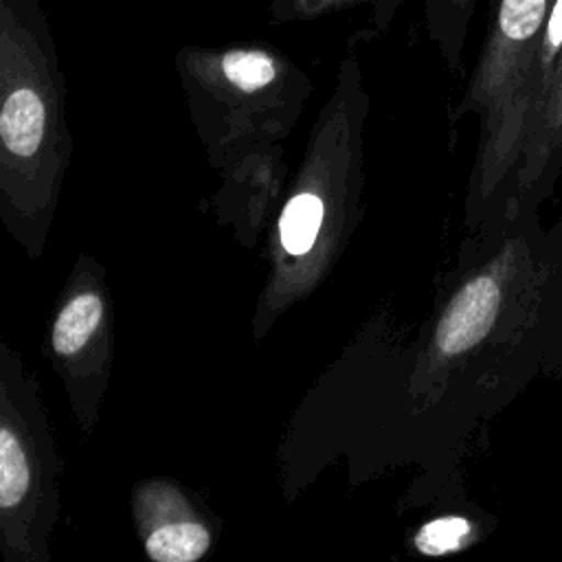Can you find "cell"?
Listing matches in <instances>:
<instances>
[{"label": "cell", "instance_id": "obj_3", "mask_svg": "<svg viewBox=\"0 0 562 562\" xmlns=\"http://www.w3.org/2000/svg\"><path fill=\"white\" fill-rule=\"evenodd\" d=\"M64 140V77L40 0H0V145L4 176L35 171Z\"/></svg>", "mask_w": 562, "mask_h": 562}, {"label": "cell", "instance_id": "obj_12", "mask_svg": "<svg viewBox=\"0 0 562 562\" xmlns=\"http://www.w3.org/2000/svg\"><path fill=\"white\" fill-rule=\"evenodd\" d=\"M476 527L479 525L465 516H439L422 525L413 542L424 555H446L472 542Z\"/></svg>", "mask_w": 562, "mask_h": 562}, {"label": "cell", "instance_id": "obj_4", "mask_svg": "<svg viewBox=\"0 0 562 562\" xmlns=\"http://www.w3.org/2000/svg\"><path fill=\"white\" fill-rule=\"evenodd\" d=\"M2 347L0 527L4 549L37 558L57 512V459L33 384Z\"/></svg>", "mask_w": 562, "mask_h": 562}, {"label": "cell", "instance_id": "obj_9", "mask_svg": "<svg viewBox=\"0 0 562 562\" xmlns=\"http://www.w3.org/2000/svg\"><path fill=\"white\" fill-rule=\"evenodd\" d=\"M479 0H422L424 29L448 68L461 66L463 46Z\"/></svg>", "mask_w": 562, "mask_h": 562}, {"label": "cell", "instance_id": "obj_10", "mask_svg": "<svg viewBox=\"0 0 562 562\" xmlns=\"http://www.w3.org/2000/svg\"><path fill=\"white\" fill-rule=\"evenodd\" d=\"M211 549V531L204 522L167 518L145 533V551L151 562H195Z\"/></svg>", "mask_w": 562, "mask_h": 562}, {"label": "cell", "instance_id": "obj_7", "mask_svg": "<svg viewBox=\"0 0 562 562\" xmlns=\"http://www.w3.org/2000/svg\"><path fill=\"white\" fill-rule=\"evenodd\" d=\"M50 345L55 358L68 371L103 358L105 301L99 288L83 283L64 299L50 329Z\"/></svg>", "mask_w": 562, "mask_h": 562}, {"label": "cell", "instance_id": "obj_11", "mask_svg": "<svg viewBox=\"0 0 562 562\" xmlns=\"http://www.w3.org/2000/svg\"><path fill=\"white\" fill-rule=\"evenodd\" d=\"M323 222V202L314 193L294 195L279 220V237L281 246L290 255H305L321 231Z\"/></svg>", "mask_w": 562, "mask_h": 562}, {"label": "cell", "instance_id": "obj_1", "mask_svg": "<svg viewBox=\"0 0 562 562\" xmlns=\"http://www.w3.org/2000/svg\"><path fill=\"white\" fill-rule=\"evenodd\" d=\"M428 345L457 446L538 380L562 378V213L505 198L476 224Z\"/></svg>", "mask_w": 562, "mask_h": 562}, {"label": "cell", "instance_id": "obj_5", "mask_svg": "<svg viewBox=\"0 0 562 562\" xmlns=\"http://www.w3.org/2000/svg\"><path fill=\"white\" fill-rule=\"evenodd\" d=\"M176 66L202 105L237 114L288 110L307 86L285 55L261 44L184 46Z\"/></svg>", "mask_w": 562, "mask_h": 562}, {"label": "cell", "instance_id": "obj_8", "mask_svg": "<svg viewBox=\"0 0 562 562\" xmlns=\"http://www.w3.org/2000/svg\"><path fill=\"white\" fill-rule=\"evenodd\" d=\"M406 0H270L266 22L270 26H285L294 22H310L345 11H364L373 33L391 29Z\"/></svg>", "mask_w": 562, "mask_h": 562}, {"label": "cell", "instance_id": "obj_6", "mask_svg": "<svg viewBox=\"0 0 562 562\" xmlns=\"http://www.w3.org/2000/svg\"><path fill=\"white\" fill-rule=\"evenodd\" d=\"M562 176V53L555 61L553 75L536 103L522 149L518 156L516 173L512 193L514 198L525 204L542 206L553 191Z\"/></svg>", "mask_w": 562, "mask_h": 562}, {"label": "cell", "instance_id": "obj_2", "mask_svg": "<svg viewBox=\"0 0 562 562\" xmlns=\"http://www.w3.org/2000/svg\"><path fill=\"white\" fill-rule=\"evenodd\" d=\"M553 0H492L487 33L459 112L481 121V145L470 193V224L512 193L533 108L540 40Z\"/></svg>", "mask_w": 562, "mask_h": 562}]
</instances>
